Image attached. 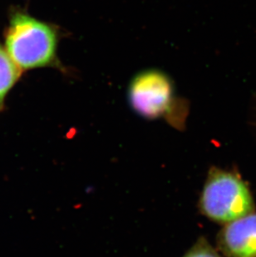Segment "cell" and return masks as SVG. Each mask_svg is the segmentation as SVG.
<instances>
[{
    "label": "cell",
    "instance_id": "obj_1",
    "mask_svg": "<svg viewBox=\"0 0 256 257\" xmlns=\"http://www.w3.org/2000/svg\"><path fill=\"white\" fill-rule=\"evenodd\" d=\"M57 44V34L51 26L20 13L12 18L6 50L21 69L51 64L55 59Z\"/></svg>",
    "mask_w": 256,
    "mask_h": 257
},
{
    "label": "cell",
    "instance_id": "obj_3",
    "mask_svg": "<svg viewBox=\"0 0 256 257\" xmlns=\"http://www.w3.org/2000/svg\"><path fill=\"white\" fill-rule=\"evenodd\" d=\"M131 107L147 119L166 118L170 123L181 125L185 110L176 97L174 83L162 71L148 69L136 74L128 87Z\"/></svg>",
    "mask_w": 256,
    "mask_h": 257
},
{
    "label": "cell",
    "instance_id": "obj_2",
    "mask_svg": "<svg viewBox=\"0 0 256 257\" xmlns=\"http://www.w3.org/2000/svg\"><path fill=\"white\" fill-rule=\"evenodd\" d=\"M199 205L205 216L221 223H229L254 211L245 183L236 175L217 168L209 172Z\"/></svg>",
    "mask_w": 256,
    "mask_h": 257
},
{
    "label": "cell",
    "instance_id": "obj_5",
    "mask_svg": "<svg viewBox=\"0 0 256 257\" xmlns=\"http://www.w3.org/2000/svg\"><path fill=\"white\" fill-rule=\"evenodd\" d=\"M21 68L0 45V109L5 96L20 78Z\"/></svg>",
    "mask_w": 256,
    "mask_h": 257
},
{
    "label": "cell",
    "instance_id": "obj_4",
    "mask_svg": "<svg viewBox=\"0 0 256 257\" xmlns=\"http://www.w3.org/2000/svg\"><path fill=\"white\" fill-rule=\"evenodd\" d=\"M218 245L227 257H256V214L227 223L219 234Z\"/></svg>",
    "mask_w": 256,
    "mask_h": 257
},
{
    "label": "cell",
    "instance_id": "obj_6",
    "mask_svg": "<svg viewBox=\"0 0 256 257\" xmlns=\"http://www.w3.org/2000/svg\"><path fill=\"white\" fill-rule=\"evenodd\" d=\"M182 257H220L215 249L205 240L200 238L196 244Z\"/></svg>",
    "mask_w": 256,
    "mask_h": 257
}]
</instances>
